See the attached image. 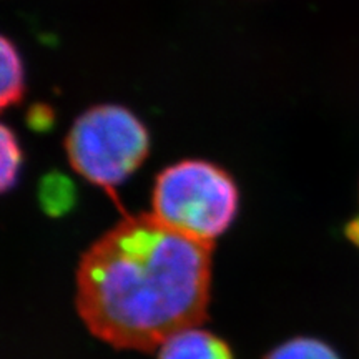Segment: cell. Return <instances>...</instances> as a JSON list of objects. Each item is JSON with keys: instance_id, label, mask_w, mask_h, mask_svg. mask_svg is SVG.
<instances>
[{"instance_id": "6da1fadb", "label": "cell", "mask_w": 359, "mask_h": 359, "mask_svg": "<svg viewBox=\"0 0 359 359\" xmlns=\"http://www.w3.org/2000/svg\"><path fill=\"white\" fill-rule=\"evenodd\" d=\"M212 250L151 213L125 217L80 259V318L110 346L151 351L206 318Z\"/></svg>"}, {"instance_id": "7a4b0ae2", "label": "cell", "mask_w": 359, "mask_h": 359, "mask_svg": "<svg viewBox=\"0 0 359 359\" xmlns=\"http://www.w3.org/2000/svg\"><path fill=\"white\" fill-rule=\"evenodd\" d=\"M240 191L231 175L205 160L170 165L155 180L154 217L172 230L213 245L236 218Z\"/></svg>"}, {"instance_id": "3957f363", "label": "cell", "mask_w": 359, "mask_h": 359, "mask_svg": "<svg viewBox=\"0 0 359 359\" xmlns=\"http://www.w3.org/2000/svg\"><path fill=\"white\" fill-rule=\"evenodd\" d=\"M70 165L93 185L111 191L145 161L150 135L120 105H98L75 120L65 138Z\"/></svg>"}, {"instance_id": "277c9868", "label": "cell", "mask_w": 359, "mask_h": 359, "mask_svg": "<svg viewBox=\"0 0 359 359\" xmlns=\"http://www.w3.org/2000/svg\"><path fill=\"white\" fill-rule=\"evenodd\" d=\"M158 359H233L231 349L208 331L190 327L161 344Z\"/></svg>"}, {"instance_id": "5b68a950", "label": "cell", "mask_w": 359, "mask_h": 359, "mask_svg": "<svg viewBox=\"0 0 359 359\" xmlns=\"http://www.w3.org/2000/svg\"><path fill=\"white\" fill-rule=\"evenodd\" d=\"M0 70H2V87H0V107L4 110L22 102L25 93V70L19 48L8 37L0 40Z\"/></svg>"}, {"instance_id": "8992f818", "label": "cell", "mask_w": 359, "mask_h": 359, "mask_svg": "<svg viewBox=\"0 0 359 359\" xmlns=\"http://www.w3.org/2000/svg\"><path fill=\"white\" fill-rule=\"evenodd\" d=\"M39 201L45 213L52 217L65 215L77 201V188L67 175L50 172L40 180Z\"/></svg>"}, {"instance_id": "52a82bcc", "label": "cell", "mask_w": 359, "mask_h": 359, "mask_svg": "<svg viewBox=\"0 0 359 359\" xmlns=\"http://www.w3.org/2000/svg\"><path fill=\"white\" fill-rule=\"evenodd\" d=\"M0 190L8 191L19 183L24 151L13 130L4 125L0 130Z\"/></svg>"}, {"instance_id": "ba28073f", "label": "cell", "mask_w": 359, "mask_h": 359, "mask_svg": "<svg viewBox=\"0 0 359 359\" xmlns=\"http://www.w3.org/2000/svg\"><path fill=\"white\" fill-rule=\"evenodd\" d=\"M264 359H341L326 343L313 338H294L273 349Z\"/></svg>"}, {"instance_id": "9c48e42d", "label": "cell", "mask_w": 359, "mask_h": 359, "mask_svg": "<svg viewBox=\"0 0 359 359\" xmlns=\"http://www.w3.org/2000/svg\"><path fill=\"white\" fill-rule=\"evenodd\" d=\"M27 125L35 133L50 132L55 125V110L47 103H34L27 111Z\"/></svg>"}, {"instance_id": "30bf717a", "label": "cell", "mask_w": 359, "mask_h": 359, "mask_svg": "<svg viewBox=\"0 0 359 359\" xmlns=\"http://www.w3.org/2000/svg\"><path fill=\"white\" fill-rule=\"evenodd\" d=\"M348 236L351 238L354 243L359 245V218L348 224Z\"/></svg>"}]
</instances>
